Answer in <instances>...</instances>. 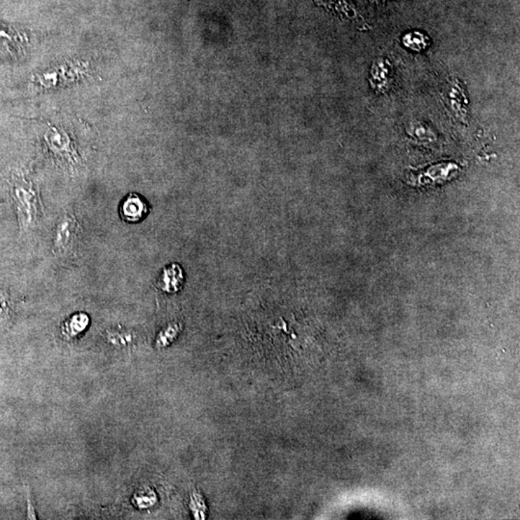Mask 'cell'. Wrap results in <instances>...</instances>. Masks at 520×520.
<instances>
[{
	"mask_svg": "<svg viewBox=\"0 0 520 520\" xmlns=\"http://www.w3.org/2000/svg\"><path fill=\"white\" fill-rule=\"evenodd\" d=\"M13 203L20 230L28 233L33 230L43 216V205L40 191L31 180L20 175H13L10 182Z\"/></svg>",
	"mask_w": 520,
	"mask_h": 520,
	"instance_id": "cell-1",
	"label": "cell"
},
{
	"mask_svg": "<svg viewBox=\"0 0 520 520\" xmlns=\"http://www.w3.org/2000/svg\"><path fill=\"white\" fill-rule=\"evenodd\" d=\"M81 226L76 215L65 211L58 219L54 230L53 252L55 256H66L73 249Z\"/></svg>",
	"mask_w": 520,
	"mask_h": 520,
	"instance_id": "cell-2",
	"label": "cell"
},
{
	"mask_svg": "<svg viewBox=\"0 0 520 520\" xmlns=\"http://www.w3.org/2000/svg\"><path fill=\"white\" fill-rule=\"evenodd\" d=\"M149 205L141 196L130 193L121 203L119 212L121 219L127 223H139L148 215Z\"/></svg>",
	"mask_w": 520,
	"mask_h": 520,
	"instance_id": "cell-3",
	"label": "cell"
},
{
	"mask_svg": "<svg viewBox=\"0 0 520 520\" xmlns=\"http://www.w3.org/2000/svg\"><path fill=\"white\" fill-rule=\"evenodd\" d=\"M90 325V316L85 313H76L69 316L61 326V334L67 341H73L83 334Z\"/></svg>",
	"mask_w": 520,
	"mask_h": 520,
	"instance_id": "cell-4",
	"label": "cell"
},
{
	"mask_svg": "<svg viewBox=\"0 0 520 520\" xmlns=\"http://www.w3.org/2000/svg\"><path fill=\"white\" fill-rule=\"evenodd\" d=\"M184 280V275L182 267L177 264H172L165 268L157 282V287L164 292L176 293L182 289Z\"/></svg>",
	"mask_w": 520,
	"mask_h": 520,
	"instance_id": "cell-5",
	"label": "cell"
},
{
	"mask_svg": "<svg viewBox=\"0 0 520 520\" xmlns=\"http://www.w3.org/2000/svg\"><path fill=\"white\" fill-rule=\"evenodd\" d=\"M14 315V306H13L11 296L4 285L0 283V325L4 326L12 321Z\"/></svg>",
	"mask_w": 520,
	"mask_h": 520,
	"instance_id": "cell-6",
	"label": "cell"
},
{
	"mask_svg": "<svg viewBox=\"0 0 520 520\" xmlns=\"http://www.w3.org/2000/svg\"><path fill=\"white\" fill-rule=\"evenodd\" d=\"M107 339L111 344L117 345V346H125L132 341V334L130 331L115 329V331H108Z\"/></svg>",
	"mask_w": 520,
	"mask_h": 520,
	"instance_id": "cell-7",
	"label": "cell"
}]
</instances>
